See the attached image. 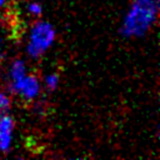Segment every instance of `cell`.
Wrapping results in <instances>:
<instances>
[{"mask_svg":"<svg viewBox=\"0 0 160 160\" xmlns=\"http://www.w3.org/2000/svg\"><path fill=\"white\" fill-rule=\"evenodd\" d=\"M160 0H132L120 28L125 38H141L158 20Z\"/></svg>","mask_w":160,"mask_h":160,"instance_id":"1","label":"cell"},{"mask_svg":"<svg viewBox=\"0 0 160 160\" xmlns=\"http://www.w3.org/2000/svg\"><path fill=\"white\" fill-rule=\"evenodd\" d=\"M55 40L56 31L54 25L46 20H38L32 24L29 31L26 54L31 59H39L52 48Z\"/></svg>","mask_w":160,"mask_h":160,"instance_id":"2","label":"cell"},{"mask_svg":"<svg viewBox=\"0 0 160 160\" xmlns=\"http://www.w3.org/2000/svg\"><path fill=\"white\" fill-rule=\"evenodd\" d=\"M10 90L25 101H34L41 92V82L38 76L26 72L22 78L10 81Z\"/></svg>","mask_w":160,"mask_h":160,"instance_id":"3","label":"cell"},{"mask_svg":"<svg viewBox=\"0 0 160 160\" xmlns=\"http://www.w3.org/2000/svg\"><path fill=\"white\" fill-rule=\"evenodd\" d=\"M14 119L8 112H0V151L8 152L14 141Z\"/></svg>","mask_w":160,"mask_h":160,"instance_id":"4","label":"cell"},{"mask_svg":"<svg viewBox=\"0 0 160 160\" xmlns=\"http://www.w3.org/2000/svg\"><path fill=\"white\" fill-rule=\"evenodd\" d=\"M28 72V66L26 62L21 59H15L12 60V62L9 66V79L10 81L18 80L20 78H22L25 74Z\"/></svg>","mask_w":160,"mask_h":160,"instance_id":"5","label":"cell"},{"mask_svg":"<svg viewBox=\"0 0 160 160\" xmlns=\"http://www.w3.org/2000/svg\"><path fill=\"white\" fill-rule=\"evenodd\" d=\"M44 86L46 88V90L49 91H54L58 86H59V76L54 72L48 74L44 78Z\"/></svg>","mask_w":160,"mask_h":160,"instance_id":"6","label":"cell"},{"mask_svg":"<svg viewBox=\"0 0 160 160\" xmlns=\"http://www.w3.org/2000/svg\"><path fill=\"white\" fill-rule=\"evenodd\" d=\"M26 11L29 15L34 18H39L42 14V5L39 1H30L26 5Z\"/></svg>","mask_w":160,"mask_h":160,"instance_id":"7","label":"cell"},{"mask_svg":"<svg viewBox=\"0 0 160 160\" xmlns=\"http://www.w3.org/2000/svg\"><path fill=\"white\" fill-rule=\"evenodd\" d=\"M11 106V99L8 92L0 90V112H6Z\"/></svg>","mask_w":160,"mask_h":160,"instance_id":"8","label":"cell"},{"mask_svg":"<svg viewBox=\"0 0 160 160\" xmlns=\"http://www.w3.org/2000/svg\"><path fill=\"white\" fill-rule=\"evenodd\" d=\"M11 2V0H0V10L8 8V5Z\"/></svg>","mask_w":160,"mask_h":160,"instance_id":"9","label":"cell"},{"mask_svg":"<svg viewBox=\"0 0 160 160\" xmlns=\"http://www.w3.org/2000/svg\"><path fill=\"white\" fill-rule=\"evenodd\" d=\"M2 52H4V38L0 34V58L2 56Z\"/></svg>","mask_w":160,"mask_h":160,"instance_id":"10","label":"cell"}]
</instances>
